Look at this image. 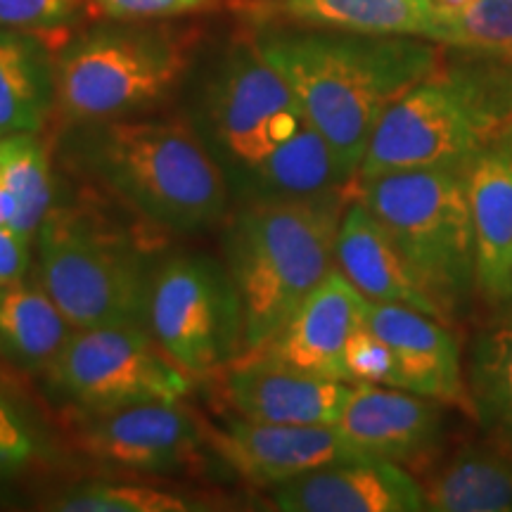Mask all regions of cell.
Returning a JSON list of instances; mask_svg holds the SVG:
<instances>
[{
	"label": "cell",
	"instance_id": "cell-1",
	"mask_svg": "<svg viewBox=\"0 0 512 512\" xmlns=\"http://www.w3.org/2000/svg\"><path fill=\"white\" fill-rule=\"evenodd\" d=\"M207 126L228 181L249 200H309L358 183L259 41L230 50L209 88Z\"/></svg>",
	"mask_w": 512,
	"mask_h": 512
},
{
	"label": "cell",
	"instance_id": "cell-2",
	"mask_svg": "<svg viewBox=\"0 0 512 512\" xmlns=\"http://www.w3.org/2000/svg\"><path fill=\"white\" fill-rule=\"evenodd\" d=\"M259 48L354 178L382 114L439 69V50L415 36L268 34Z\"/></svg>",
	"mask_w": 512,
	"mask_h": 512
},
{
	"label": "cell",
	"instance_id": "cell-3",
	"mask_svg": "<svg viewBox=\"0 0 512 512\" xmlns=\"http://www.w3.org/2000/svg\"><path fill=\"white\" fill-rule=\"evenodd\" d=\"M344 192L309 200H249L226 235L245 347L264 349L337 268Z\"/></svg>",
	"mask_w": 512,
	"mask_h": 512
},
{
	"label": "cell",
	"instance_id": "cell-4",
	"mask_svg": "<svg viewBox=\"0 0 512 512\" xmlns=\"http://www.w3.org/2000/svg\"><path fill=\"white\" fill-rule=\"evenodd\" d=\"M86 162L119 200L162 228H209L228 209L226 171L183 119L102 124L86 138Z\"/></svg>",
	"mask_w": 512,
	"mask_h": 512
},
{
	"label": "cell",
	"instance_id": "cell-5",
	"mask_svg": "<svg viewBox=\"0 0 512 512\" xmlns=\"http://www.w3.org/2000/svg\"><path fill=\"white\" fill-rule=\"evenodd\" d=\"M512 126V76L437 69L382 114L358 181L465 166Z\"/></svg>",
	"mask_w": 512,
	"mask_h": 512
},
{
	"label": "cell",
	"instance_id": "cell-6",
	"mask_svg": "<svg viewBox=\"0 0 512 512\" xmlns=\"http://www.w3.org/2000/svg\"><path fill=\"white\" fill-rule=\"evenodd\" d=\"M465 174L467 164L437 166L396 171L356 185V200L387 228L448 318L479 292Z\"/></svg>",
	"mask_w": 512,
	"mask_h": 512
},
{
	"label": "cell",
	"instance_id": "cell-7",
	"mask_svg": "<svg viewBox=\"0 0 512 512\" xmlns=\"http://www.w3.org/2000/svg\"><path fill=\"white\" fill-rule=\"evenodd\" d=\"M190 53L192 38L169 27H112L83 34L57 60V105L79 121H110L147 110L174 91Z\"/></svg>",
	"mask_w": 512,
	"mask_h": 512
},
{
	"label": "cell",
	"instance_id": "cell-8",
	"mask_svg": "<svg viewBox=\"0 0 512 512\" xmlns=\"http://www.w3.org/2000/svg\"><path fill=\"white\" fill-rule=\"evenodd\" d=\"M41 285L76 330L138 325L147 287L138 254L74 211H50L38 228Z\"/></svg>",
	"mask_w": 512,
	"mask_h": 512
},
{
	"label": "cell",
	"instance_id": "cell-9",
	"mask_svg": "<svg viewBox=\"0 0 512 512\" xmlns=\"http://www.w3.org/2000/svg\"><path fill=\"white\" fill-rule=\"evenodd\" d=\"M145 316L157 347L183 373H216L247 354L233 280L204 256L181 254L159 268Z\"/></svg>",
	"mask_w": 512,
	"mask_h": 512
},
{
	"label": "cell",
	"instance_id": "cell-10",
	"mask_svg": "<svg viewBox=\"0 0 512 512\" xmlns=\"http://www.w3.org/2000/svg\"><path fill=\"white\" fill-rule=\"evenodd\" d=\"M55 382L93 411L181 401L190 380L138 325L76 330L50 366Z\"/></svg>",
	"mask_w": 512,
	"mask_h": 512
},
{
	"label": "cell",
	"instance_id": "cell-11",
	"mask_svg": "<svg viewBox=\"0 0 512 512\" xmlns=\"http://www.w3.org/2000/svg\"><path fill=\"white\" fill-rule=\"evenodd\" d=\"M81 444L95 458L126 470L183 472L202 463V434L188 411L169 401L95 411Z\"/></svg>",
	"mask_w": 512,
	"mask_h": 512
},
{
	"label": "cell",
	"instance_id": "cell-12",
	"mask_svg": "<svg viewBox=\"0 0 512 512\" xmlns=\"http://www.w3.org/2000/svg\"><path fill=\"white\" fill-rule=\"evenodd\" d=\"M211 441L221 458L254 484H283L320 467L373 458L335 425H268L245 418L230 422Z\"/></svg>",
	"mask_w": 512,
	"mask_h": 512
},
{
	"label": "cell",
	"instance_id": "cell-13",
	"mask_svg": "<svg viewBox=\"0 0 512 512\" xmlns=\"http://www.w3.org/2000/svg\"><path fill=\"white\" fill-rule=\"evenodd\" d=\"M368 299L335 268L259 354L302 373L347 382L344 351L366 325Z\"/></svg>",
	"mask_w": 512,
	"mask_h": 512
},
{
	"label": "cell",
	"instance_id": "cell-14",
	"mask_svg": "<svg viewBox=\"0 0 512 512\" xmlns=\"http://www.w3.org/2000/svg\"><path fill=\"white\" fill-rule=\"evenodd\" d=\"M273 503L285 512H420L425 486L399 463L358 458L278 484Z\"/></svg>",
	"mask_w": 512,
	"mask_h": 512
},
{
	"label": "cell",
	"instance_id": "cell-15",
	"mask_svg": "<svg viewBox=\"0 0 512 512\" xmlns=\"http://www.w3.org/2000/svg\"><path fill=\"white\" fill-rule=\"evenodd\" d=\"M226 396L242 418L268 425H337L351 384L292 370L259 351L228 366Z\"/></svg>",
	"mask_w": 512,
	"mask_h": 512
},
{
	"label": "cell",
	"instance_id": "cell-16",
	"mask_svg": "<svg viewBox=\"0 0 512 512\" xmlns=\"http://www.w3.org/2000/svg\"><path fill=\"white\" fill-rule=\"evenodd\" d=\"M366 328L392 347L399 363L401 389L439 403L470 406L463 358L444 320L411 306L368 299Z\"/></svg>",
	"mask_w": 512,
	"mask_h": 512
},
{
	"label": "cell",
	"instance_id": "cell-17",
	"mask_svg": "<svg viewBox=\"0 0 512 512\" xmlns=\"http://www.w3.org/2000/svg\"><path fill=\"white\" fill-rule=\"evenodd\" d=\"M437 403L399 387L351 384L335 427L368 456L408 463L437 446L441 437Z\"/></svg>",
	"mask_w": 512,
	"mask_h": 512
},
{
	"label": "cell",
	"instance_id": "cell-18",
	"mask_svg": "<svg viewBox=\"0 0 512 512\" xmlns=\"http://www.w3.org/2000/svg\"><path fill=\"white\" fill-rule=\"evenodd\" d=\"M477 287L491 306L512 304V126L467 164Z\"/></svg>",
	"mask_w": 512,
	"mask_h": 512
},
{
	"label": "cell",
	"instance_id": "cell-19",
	"mask_svg": "<svg viewBox=\"0 0 512 512\" xmlns=\"http://www.w3.org/2000/svg\"><path fill=\"white\" fill-rule=\"evenodd\" d=\"M337 268L370 302L411 306L444 323L448 320L446 311L420 283L387 228L361 200L349 204L342 214Z\"/></svg>",
	"mask_w": 512,
	"mask_h": 512
},
{
	"label": "cell",
	"instance_id": "cell-20",
	"mask_svg": "<svg viewBox=\"0 0 512 512\" xmlns=\"http://www.w3.org/2000/svg\"><path fill=\"white\" fill-rule=\"evenodd\" d=\"M278 10L309 27L370 36H415L434 43L437 0H280Z\"/></svg>",
	"mask_w": 512,
	"mask_h": 512
},
{
	"label": "cell",
	"instance_id": "cell-21",
	"mask_svg": "<svg viewBox=\"0 0 512 512\" xmlns=\"http://www.w3.org/2000/svg\"><path fill=\"white\" fill-rule=\"evenodd\" d=\"M74 330L43 285L0 287V351L17 366L50 368Z\"/></svg>",
	"mask_w": 512,
	"mask_h": 512
},
{
	"label": "cell",
	"instance_id": "cell-22",
	"mask_svg": "<svg viewBox=\"0 0 512 512\" xmlns=\"http://www.w3.org/2000/svg\"><path fill=\"white\" fill-rule=\"evenodd\" d=\"M55 98V74L36 38L0 29V138L36 133Z\"/></svg>",
	"mask_w": 512,
	"mask_h": 512
},
{
	"label": "cell",
	"instance_id": "cell-23",
	"mask_svg": "<svg viewBox=\"0 0 512 512\" xmlns=\"http://www.w3.org/2000/svg\"><path fill=\"white\" fill-rule=\"evenodd\" d=\"M427 510L512 512V453L465 446L425 486Z\"/></svg>",
	"mask_w": 512,
	"mask_h": 512
},
{
	"label": "cell",
	"instance_id": "cell-24",
	"mask_svg": "<svg viewBox=\"0 0 512 512\" xmlns=\"http://www.w3.org/2000/svg\"><path fill=\"white\" fill-rule=\"evenodd\" d=\"M465 382L484 430L512 453V323L477 337Z\"/></svg>",
	"mask_w": 512,
	"mask_h": 512
},
{
	"label": "cell",
	"instance_id": "cell-25",
	"mask_svg": "<svg viewBox=\"0 0 512 512\" xmlns=\"http://www.w3.org/2000/svg\"><path fill=\"white\" fill-rule=\"evenodd\" d=\"M0 169L3 185L17 200V216L12 221L27 238L38 233L53 204V181L46 145L36 133H10L0 138Z\"/></svg>",
	"mask_w": 512,
	"mask_h": 512
},
{
	"label": "cell",
	"instance_id": "cell-26",
	"mask_svg": "<svg viewBox=\"0 0 512 512\" xmlns=\"http://www.w3.org/2000/svg\"><path fill=\"white\" fill-rule=\"evenodd\" d=\"M434 43L512 62V0H465L439 3Z\"/></svg>",
	"mask_w": 512,
	"mask_h": 512
},
{
	"label": "cell",
	"instance_id": "cell-27",
	"mask_svg": "<svg viewBox=\"0 0 512 512\" xmlns=\"http://www.w3.org/2000/svg\"><path fill=\"white\" fill-rule=\"evenodd\" d=\"M62 512H190L197 505H190L185 498L169 491L152 489V486L133 484H88L72 491L55 505Z\"/></svg>",
	"mask_w": 512,
	"mask_h": 512
},
{
	"label": "cell",
	"instance_id": "cell-28",
	"mask_svg": "<svg viewBox=\"0 0 512 512\" xmlns=\"http://www.w3.org/2000/svg\"><path fill=\"white\" fill-rule=\"evenodd\" d=\"M344 373L349 384H382L401 389L399 363L392 347L366 325L349 339L344 351Z\"/></svg>",
	"mask_w": 512,
	"mask_h": 512
},
{
	"label": "cell",
	"instance_id": "cell-29",
	"mask_svg": "<svg viewBox=\"0 0 512 512\" xmlns=\"http://www.w3.org/2000/svg\"><path fill=\"white\" fill-rule=\"evenodd\" d=\"M88 0H0V29L55 31L67 27Z\"/></svg>",
	"mask_w": 512,
	"mask_h": 512
},
{
	"label": "cell",
	"instance_id": "cell-30",
	"mask_svg": "<svg viewBox=\"0 0 512 512\" xmlns=\"http://www.w3.org/2000/svg\"><path fill=\"white\" fill-rule=\"evenodd\" d=\"M91 3L102 15L114 19H150L200 10L209 0H91Z\"/></svg>",
	"mask_w": 512,
	"mask_h": 512
},
{
	"label": "cell",
	"instance_id": "cell-31",
	"mask_svg": "<svg viewBox=\"0 0 512 512\" xmlns=\"http://www.w3.org/2000/svg\"><path fill=\"white\" fill-rule=\"evenodd\" d=\"M29 266V238L15 226H0V287L22 280Z\"/></svg>",
	"mask_w": 512,
	"mask_h": 512
},
{
	"label": "cell",
	"instance_id": "cell-32",
	"mask_svg": "<svg viewBox=\"0 0 512 512\" xmlns=\"http://www.w3.org/2000/svg\"><path fill=\"white\" fill-rule=\"evenodd\" d=\"M31 456V439L19 420L0 403V472L19 467Z\"/></svg>",
	"mask_w": 512,
	"mask_h": 512
},
{
	"label": "cell",
	"instance_id": "cell-33",
	"mask_svg": "<svg viewBox=\"0 0 512 512\" xmlns=\"http://www.w3.org/2000/svg\"><path fill=\"white\" fill-rule=\"evenodd\" d=\"M17 216V200L15 195L0 183V226H12Z\"/></svg>",
	"mask_w": 512,
	"mask_h": 512
},
{
	"label": "cell",
	"instance_id": "cell-34",
	"mask_svg": "<svg viewBox=\"0 0 512 512\" xmlns=\"http://www.w3.org/2000/svg\"><path fill=\"white\" fill-rule=\"evenodd\" d=\"M437 3H441V5H460V3H465V0H437Z\"/></svg>",
	"mask_w": 512,
	"mask_h": 512
},
{
	"label": "cell",
	"instance_id": "cell-35",
	"mask_svg": "<svg viewBox=\"0 0 512 512\" xmlns=\"http://www.w3.org/2000/svg\"><path fill=\"white\" fill-rule=\"evenodd\" d=\"M0 183H3V169H0Z\"/></svg>",
	"mask_w": 512,
	"mask_h": 512
}]
</instances>
